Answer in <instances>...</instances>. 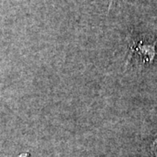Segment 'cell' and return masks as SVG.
Returning <instances> with one entry per match:
<instances>
[{
  "instance_id": "obj_1",
  "label": "cell",
  "mask_w": 157,
  "mask_h": 157,
  "mask_svg": "<svg viewBox=\"0 0 157 157\" xmlns=\"http://www.w3.org/2000/svg\"><path fill=\"white\" fill-rule=\"evenodd\" d=\"M156 43L157 39L153 44H146V43H143L142 41L133 44L130 46V54L128 57L127 62L128 61L129 59L134 53H136L137 55L140 56L143 63H145V64L151 63L156 54V52H155Z\"/></svg>"
},
{
  "instance_id": "obj_3",
  "label": "cell",
  "mask_w": 157,
  "mask_h": 157,
  "mask_svg": "<svg viewBox=\"0 0 157 157\" xmlns=\"http://www.w3.org/2000/svg\"><path fill=\"white\" fill-rule=\"evenodd\" d=\"M114 0H110V5H109V8H110V6H112V4H113V2Z\"/></svg>"
},
{
  "instance_id": "obj_2",
  "label": "cell",
  "mask_w": 157,
  "mask_h": 157,
  "mask_svg": "<svg viewBox=\"0 0 157 157\" xmlns=\"http://www.w3.org/2000/svg\"><path fill=\"white\" fill-rule=\"evenodd\" d=\"M150 157H157V135L150 146Z\"/></svg>"
}]
</instances>
